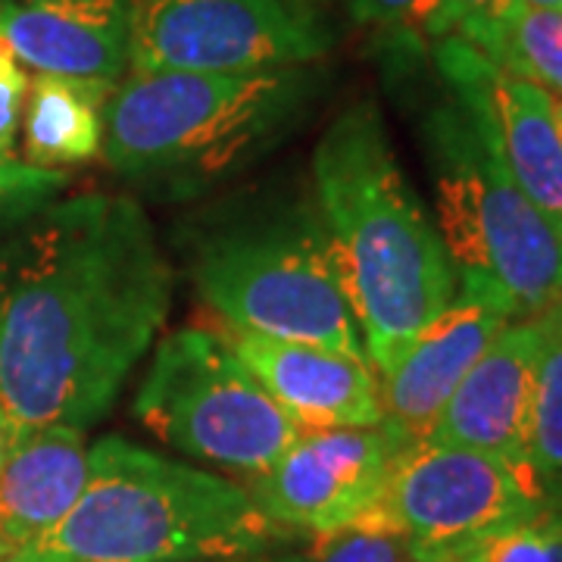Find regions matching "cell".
Listing matches in <instances>:
<instances>
[{"instance_id": "7a4b0ae2", "label": "cell", "mask_w": 562, "mask_h": 562, "mask_svg": "<svg viewBox=\"0 0 562 562\" xmlns=\"http://www.w3.org/2000/svg\"><path fill=\"white\" fill-rule=\"evenodd\" d=\"M316 210L360 325L372 372L457 297V272L384 132L375 103H353L313 154Z\"/></svg>"}, {"instance_id": "e0dca14e", "label": "cell", "mask_w": 562, "mask_h": 562, "mask_svg": "<svg viewBox=\"0 0 562 562\" xmlns=\"http://www.w3.org/2000/svg\"><path fill=\"white\" fill-rule=\"evenodd\" d=\"M113 85L35 76L22 106V150L38 169L76 166L101 154L103 103Z\"/></svg>"}, {"instance_id": "277c9868", "label": "cell", "mask_w": 562, "mask_h": 562, "mask_svg": "<svg viewBox=\"0 0 562 562\" xmlns=\"http://www.w3.org/2000/svg\"><path fill=\"white\" fill-rule=\"evenodd\" d=\"M284 538L241 484L110 435L88 447L79 503L35 550L47 562H228Z\"/></svg>"}, {"instance_id": "cb8c5ba5", "label": "cell", "mask_w": 562, "mask_h": 562, "mask_svg": "<svg viewBox=\"0 0 562 562\" xmlns=\"http://www.w3.org/2000/svg\"><path fill=\"white\" fill-rule=\"evenodd\" d=\"M29 79L20 57L0 35V160H16V135L22 125V106H25Z\"/></svg>"}, {"instance_id": "ffe728a7", "label": "cell", "mask_w": 562, "mask_h": 562, "mask_svg": "<svg viewBox=\"0 0 562 562\" xmlns=\"http://www.w3.org/2000/svg\"><path fill=\"white\" fill-rule=\"evenodd\" d=\"M462 562H562V501H547L531 519L497 535Z\"/></svg>"}, {"instance_id": "d6986e66", "label": "cell", "mask_w": 562, "mask_h": 562, "mask_svg": "<svg viewBox=\"0 0 562 562\" xmlns=\"http://www.w3.org/2000/svg\"><path fill=\"white\" fill-rule=\"evenodd\" d=\"M491 63L562 101V10L516 7Z\"/></svg>"}, {"instance_id": "484cf974", "label": "cell", "mask_w": 562, "mask_h": 562, "mask_svg": "<svg viewBox=\"0 0 562 562\" xmlns=\"http://www.w3.org/2000/svg\"><path fill=\"white\" fill-rule=\"evenodd\" d=\"M13 438H16V428H13V422L7 416V409L0 406V465H3L10 447H13Z\"/></svg>"}, {"instance_id": "9a60e30c", "label": "cell", "mask_w": 562, "mask_h": 562, "mask_svg": "<svg viewBox=\"0 0 562 562\" xmlns=\"http://www.w3.org/2000/svg\"><path fill=\"white\" fill-rule=\"evenodd\" d=\"M88 482L85 428H20L0 465V553L25 550L54 531Z\"/></svg>"}, {"instance_id": "2e32d148", "label": "cell", "mask_w": 562, "mask_h": 562, "mask_svg": "<svg viewBox=\"0 0 562 562\" xmlns=\"http://www.w3.org/2000/svg\"><path fill=\"white\" fill-rule=\"evenodd\" d=\"M484 94L509 176L562 232V128L557 98L535 81L503 72L494 63L484 76Z\"/></svg>"}, {"instance_id": "5bb4252c", "label": "cell", "mask_w": 562, "mask_h": 562, "mask_svg": "<svg viewBox=\"0 0 562 562\" xmlns=\"http://www.w3.org/2000/svg\"><path fill=\"white\" fill-rule=\"evenodd\" d=\"M535 366V322H509L479 362L465 372L425 443L465 447L503 460L528 462Z\"/></svg>"}, {"instance_id": "d4e9b609", "label": "cell", "mask_w": 562, "mask_h": 562, "mask_svg": "<svg viewBox=\"0 0 562 562\" xmlns=\"http://www.w3.org/2000/svg\"><path fill=\"white\" fill-rule=\"evenodd\" d=\"M347 10L362 25L428 32L441 10V0H347Z\"/></svg>"}, {"instance_id": "7c38bea8", "label": "cell", "mask_w": 562, "mask_h": 562, "mask_svg": "<svg viewBox=\"0 0 562 562\" xmlns=\"http://www.w3.org/2000/svg\"><path fill=\"white\" fill-rule=\"evenodd\" d=\"M135 0H0V35L38 76L120 85Z\"/></svg>"}, {"instance_id": "9c48e42d", "label": "cell", "mask_w": 562, "mask_h": 562, "mask_svg": "<svg viewBox=\"0 0 562 562\" xmlns=\"http://www.w3.org/2000/svg\"><path fill=\"white\" fill-rule=\"evenodd\" d=\"M331 44L313 0H135L132 69L272 72L319 60Z\"/></svg>"}, {"instance_id": "44dd1931", "label": "cell", "mask_w": 562, "mask_h": 562, "mask_svg": "<svg viewBox=\"0 0 562 562\" xmlns=\"http://www.w3.org/2000/svg\"><path fill=\"white\" fill-rule=\"evenodd\" d=\"M516 7H519L516 0H441V10L428 32L465 41L484 60H491L503 35V25Z\"/></svg>"}, {"instance_id": "ac0fdd59", "label": "cell", "mask_w": 562, "mask_h": 562, "mask_svg": "<svg viewBox=\"0 0 562 562\" xmlns=\"http://www.w3.org/2000/svg\"><path fill=\"white\" fill-rule=\"evenodd\" d=\"M538 366L531 397L528 462L547 501H562V301L535 316Z\"/></svg>"}, {"instance_id": "52a82bcc", "label": "cell", "mask_w": 562, "mask_h": 562, "mask_svg": "<svg viewBox=\"0 0 562 562\" xmlns=\"http://www.w3.org/2000/svg\"><path fill=\"white\" fill-rule=\"evenodd\" d=\"M135 416L184 457L238 469L250 479L303 435L228 341L203 328H181L157 344Z\"/></svg>"}, {"instance_id": "8992f818", "label": "cell", "mask_w": 562, "mask_h": 562, "mask_svg": "<svg viewBox=\"0 0 562 562\" xmlns=\"http://www.w3.org/2000/svg\"><path fill=\"white\" fill-rule=\"evenodd\" d=\"M191 279L232 331L319 344L366 360L360 325L313 206H260L210 222L191 247Z\"/></svg>"}, {"instance_id": "7402d4cb", "label": "cell", "mask_w": 562, "mask_h": 562, "mask_svg": "<svg viewBox=\"0 0 562 562\" xmlns=\"http://www.w3.org/2000/svg\"><path fill=\"white\" fill-rule=\"evenodd\" d=\"M310 562H419L409 541L394 528L375 522H357L325 538Z\"/></svg>"}, {"instance_id": "3957f363", "label": "cell", "mask_w": 562, "mask_h": 562, "mask_svg": "<svg viewBox=\"0 0 562 562\" xmlns=\"http://www.w3.org/2000/svg\"><path fill=\"white\" fill-rule=\"evenodd\" d=\"M460 103L428 120L438 235L460 291L487 297L513 319L562 301V232L509 176L484 94L491 60L460 38L441 50Z\"/></svg>"}, {"instance_id": "4dcf8cb0", "label": "cell", "mask_w": 562, "mask_h": 562, "mask_svg": "<svg viewBox=\"0 0 562 562\" xmlns=\"http://www.w3.org/2000/svg\"><path fill=\"white\" fill-rule=\"evenodd\" d=\"M0 557H3V553H0Z\"/></svg>"}, {"instance_id": "30bf717a", "label": "cell", "mask_w": 562, "mask_h": 562, "mask_svg": "<svg viewBox=\"0 0 562 562\" xmlns=\"http://www.w3.org/2000/svg\"><path fill=\"white\" fill-rule=\"evenodd\" d=\"M406 443L384 425L303 431L291 450L250 479V501L288 531L331 538L382 497Z\"/></svg>"}, {"instance_id": "ba28073f", "label": "cell", "mask_w": 562, "mask_h": 562, "mask_svg": "<svg viewBox=\"0 0 562 562\" xmlns=\"http://www.w3.org/2000/svg\"><path fill=\"white\" fill-rule=\"evenodd\" d=\"M547 503L528 462L482 450L416 443L394 462L360 522L403 535L419 562H462Z\"/></svg>"}, {"instance_id": "f546056e", "label": "cell", "mask_w": 562, "mask_h": 562, "mask_svg": "<svg viewBox=\"0 0 562 562\" xmlns=\"http://www.w3.org/2000/svg\"><path fill=\"white\" fill-rule=\"evenodd\" d=\"M557 120H560V128H562V101L557 98Z\"/></svg>"}, {"instance_id": "4fadbf2b", "label": "cell", "mask_w": 562, "mask_h": 562, "mask_svg": "<svg viewBox=\"0 0 562 562\" xmlns=\"http://www.w3.org/2000/svg\"><path fill=\"white\" fill-rule=\"evenodd\" d=\"M228 347L303 431L382 422L379 382L369 360L257 331H232Z\"/></svg>"}, {"instance_id": "8fae6325", "label": "cell", "mask_w": 562, "mask_h": 562, "mask_svg": "<svg viewBox=\"0 0 562 562\" xmlns=\"http://www.w3.org/2000/svg\"><path fill=\"white\" fill-rule=\"evenodd\" d=\"M513 316L487 297L460 291L387 369L375 372L382 422L406 447L428 441L447 401Z\"/></svg>"}, {"instance_id": "603a6c76", "label": "cell", "mask_w": 562, "mask_h": 562, "mask_svg": "<svg viewBox=\"0 0 562 562\" xmlns=\"http://www.w3.org/2000/svg\"><path fill=\"white\" fill-rule=\"evenodd\" d=\"M66 184L63 172L38 169L22 160H0V225L38 213Z\"/></svg>"}, {"instance_id": "4316f807", "label": "cell", "mask_w": 562, "mask_h": 562, "mask_svg": "<svg viewBox=\"0 0 562 562\" xmlns=\"http://www.w3.org/2000/svg\"><path fill=\"white\" fill-rule=\"evenodd\" d=\"M0 562H47L41 557L35 547H25V550H13V553H3Z\"/></svg>"}, {"instance_id": "5b68a950", "label": "cell", "mask_w": 562, "mask_h": 562, "mask_svg": "<svg viewBox=\"0 0 562 562\" xmlns=\"http://www.w3.org/2000/svg\"><path fill=\"white\" fill-rule=\"evenodd\" d=\"M306 94L301 69H132L103 103L101 150L125 179L206 184L279 138Z\"/></svg>"}, {"instance_id": "83f0119b", "label": "cell", "mask_w": 562, "mask_h": 562, "mask_svg": "<svg viewBox=\"0 0 562 562\" xmlns=\"http://www.w3.org/2000/svg\"><path fill=\"white\" fill-rule=\"evenodd\" d=\"M519 7H535V10H562V0H516Z\"/></svg>"}, {"instance_id": "f1b7e54d", "label": "cell", "mask_w": 562, "mask_h": 562, "mask_svg": "<svg viewBox=\"0 0 562 562\" xmlns=\"http://www.w3.org/2000/svg\"><path fill=\"white\" fill-rule=\"evenodd\" d=\"M276 562H310V557H288V560H276Z\"/></svg>"}, {"instance_id": "6da1fadb", "label": "cell", "mask_w": 562, "mask_h": 562, "mask_svg": "<svg viewBox=\"0 0 562 562\" xmlns=\"http://www.w3.org/2000/svg\"><path fill=\"white\" fill-rule=\"evenodd\" d=\"M172 306L144 206L81 194L0 244V406L13 428H88L116 403Z\"/></svg>"}]
</instances>
